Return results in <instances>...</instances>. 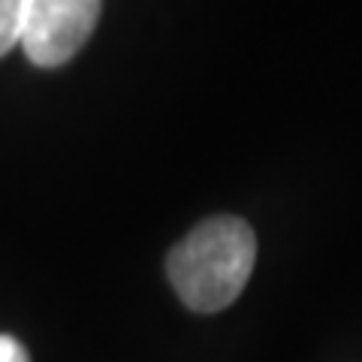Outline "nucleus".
Returning <instances> with one entry per match:
<instances>
[{
    "instance_id": "nucleus-2",
    "label": "nucleus",
    "mask_w": 362,
    "mask_h": 362,
    "mask_svg": "<svg viewBox=\"0 0 362 362\" xmlns=\"http://www.w3.org/2000/svg\"><path fill=\"white\" fill-rule=\"evenodd\" d=\"M103 0H28L21 49L37 66H64L88 42Z\"/></svg>"
},
{
    "instance_id": "nucleus-3",
    "label": "nucleus",
    "mask_w": 362,
    "mask_h": 362,
    "mask_svg": "<svg viewBox=\"0 0 362 362\" xmlns=\"http://www.w3.org/2000/svg\"><path fill=\"white\" fill-rule=\"evenodd\" d=\"M28 0H0V54H6L21 40Z\"/></svg>"
},
{
    "instance_id": "nucleus-1",
    "label": "nucleus",
    "mask_w": 362,
    "mask_h": 362,
    "mask_svg": "<svg viewBox=\"0 0 362 362\" xmlns=\"http://www.w3.org/2000/svg\"><path fill=\"white\" fill-rule=\"evenodd\" d=\"M257 263V235L242 218L218 214L181 239L166 259L175 293L190 311L214 314L242 296Z\"/></svg>"
},
{
    "instance_id": "nucleus-4",
    "label": "nucleus",
    "mask_w": 362,
    "mask_h": 362,
    "mask_svg": "<svg viewBox=\"0 0 362 362\" xmlns=\"http://www.w3.org/2000/svg\"><path fill=\"white\" fill-rule=\"evenodd\" d=\"M0 362H30V356L18 338L0 335Z\"/></svg>"
}]
</instances>
